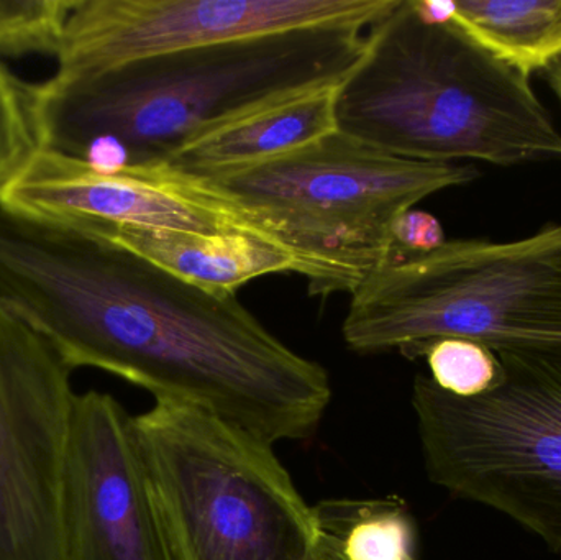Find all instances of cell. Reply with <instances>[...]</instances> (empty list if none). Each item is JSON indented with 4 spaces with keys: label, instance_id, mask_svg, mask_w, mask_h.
I'll list each match as a JSON object with an SVG mask.
<instances>
[{
    "label": "cell",
    "instance_id": "obj_4",
    "mask_svg": "<svg viewBox=\"0 0 561 560\" xmlns=\"http://www.w3.org/2000/svg\"><path fill=\"white\" fill-rule=\"evenodd\" d=\"M342 335L356 354L470 339L494 352L561 358V226L513 242L396 249L352 293Z\"/></svg>",
    "mask_w": 561,
    "mask_h": 560
},
{
    "label": "cell",
    "instance_id": "obj_16",
    "mask_svg": "<svg viewBox=\"0 0 561 560\" xmlns=\"http://www.w3.org/2000/svg\"><path fill=\"white\" fill-rule=\"evenodd\" d=\"M414 358H425L431 380L455 397H480L503 378L496 352L470 339H438L419 348Z\"/></svg>",
    "mask_w": 561,
    "mask_h": 560
},
{
    "label": "cell",
    "instance_id": "obj_18",
    "mask_svg": "<svg viewBox=\"0 0 561 560\" xmlns=\"http://www.w3.org/2000/svg\"><path fill=\"white\" fill-rule=\"evenodd\" d=\"M42 148L33 84L0 62V196Z\"/></svg>",
    "mask_w": 561,
    "mask_h": 560
},
{
    "label": "cell",
    "instance_id": "obj_10",
    "mask_svg": "<svg viewBox=\"0 0 561 560\" xmlns=\"http://www.w3.org/2000/svg\"><path fill=\"white\" fill-rule=\"evenodd\" d=\"M398 0H78L56 76L320 25L371 26Z\"/></svg>",
    "mask_w": 561,
    "mask_h": 560
},
{
    "label": "cell",
    "instance_id": "obj_15",
    "mask_svg": "<svg viewBox=\"0 0 561 560\" xmlns=\"http://www.w3.org/2000/svg\"><path fill=\"white\" fill-rule=\"evenodd\" d=\"M313 510L320 546L336 560H421L414 518L398 496L327 500Z\"/></svg>",
    "mask_w": 561,
    "mask_h": 560
},
{
    "label": "cell",
    "instance_id": "obj_1",
    "mask_svg": "<svg viewBox=\"0 0 561 560\" xmlns=\"http://www.w3.org/2000/svg\"><path fill=\"white\" fill-rule=\"evenodd\" d=\"M0 302L71 370L108 372L272 446L312 436L332 401L325 368L287 347L237 295L3 210Z\"/></svg>",
    "mask_w": 561,
    "mask_h": 560
},
{
    "label": "cell",
    "instance_id": "obj_11",
    "mask_svg": "<svg viewBox=\"0 0 561 560\" xmlns=\"http://www.w3.org/2000/svg\"><path fill=\"white\" fill-rule=\"evenodd\" d=\"M66 560H173L134 433L101 391L76 395L62 470Z\"/></svg>",
    "mask_w": 561,
    "mask_h": 560
},
{
    "label": "cell",
    "instance_id": "obj_20",
    "mask_svg": "<svg viewBox=\"0 0 561 560\" xmlns=\"http://www.w3.org/2000/svg\"><path fill=\"white\" fill-rule=\"evenodd\" d=\"M547 76H549L550 85L556 91L557 98L561 102V56L559 59L552 62L549 68L546 69Z\"/></svg>",
    "mask_w": 561,
    "mask_h": 560
},
{
    "label": "cell",
    "instance_id": "obj_7",
    "mask_svg": "<svg viewBox=\"0 0 561 560\" xmlns=\"http://www.w3.org/2000/svg\"><path fill=\"white\" fill-rule=\"evenodd\" d=\"M496 354L503 378L480 397H455L428 375L415 377L425 472L561 552V358Z\"/></svg>",
    "mask_w": 561,
    "mask_h": 560
},
{
    "label": "cell",
    "instance_id": "obj_6",
    "mask_svg": "<svg viewBox=\"0 0 561 560\" xmlns=\"http://www.w3.org/2000/svg\"><path fill=\"white\" fill-rule=\"evenodd\" d=\"M478 178L473 164L394 157L342 132L276 160L199 178L265 219L319 273L310 295H352L394 252L421 201Z\"/></svg>",
    "mask_w": 561,
    "mask_h": 560
},
{
    "label": "cell",
    "instance_id": "obj_3",
    "mask_svg": "<svg viewBox=\"0 0 561 560\" xmlns=\"http://www.w3.org/2000/svg\"><path fill=\"white\" fill-rule=\"evenodd\" d=\"M529 78L454 20L398 0L369 26L365 55L340 85L336 125L409 160L561 163V132Z\"/></svg>",
    "mask_w": 561,
    "mask_h": 560
},
{
    "label": "cell",
    "instance_id": "obj_17",
    "mask_svg": "<svg viewBox=\"0 0 561 560\" xmlns=\"http://www.w3.org/2000/svg\"><path fill=\"white\" fill-rule=\"evenodd\" d=\"M78 0H0V55L58 56Z\"/></svg>",
    "mask_w": 561,
    "mask_h": 560
},
{
    "label": "cell",
    "instance_id": "obj_19",
    "mask_svg": "<svg viewBox=\"0 0 561 560\" xmlns=\"http://www.w3.org/2000/svg\"><path fill=\"white\" fill-rule=\"evenodd\" d=\"M394 249L405 253H425L447 242L440 220L425 210L411 209L399 217L392 229Z\"/></svg>",
    "mask_w": 561,
    "mask_h": 560
},
{
    "label": "cell",
    "instance_id": "obj_21",
    "mask_svg": "<svg viewBox=\"0 0 561 560\" xmlns=\"http://www.w3.org/2000/svg\"><path fill=\"white\" fill-rule=\"evenodd\" d=\"M319 560H336V559L333 558V556L330 555V552L327 551V549H323L319 542Z\"/></svg>",
    "mask_w": 561,
    "mask_h": 560
},
{
    "label": "cell",
    "instance_id": "obj_14",
    "mask_svg": "<svg viewBox=\"0 0 561 560\" xmlns=\"http://www.w3.org/2000/svg\"><path fill=\"white\" fill-rule=\"evenodd\" d=\"M451 20L529 76L561 56V0H458Z\"/></svg>",
    "mask_w": 561,
    "mask_h": 560
},
{
    "label": "cell",
    "instance_id": "obj_5",
    "mask_svg": "<svg viewBox=\"0 0 561 560\" xmlns=\"http://www.w3.org/2000/svg\"><path fill=\"white\" fill-rule=\"evenodd\" d=\"M134 433L173 560H319V525L272 444L154 401Z\"/></svg>",
    "mask_w": 561,
    "mask_h": 560
},
{
    "label": "cell",
    "instance_id": "obj_2",
    "mask_svg": "<svg viewBox=\"0 0 561 560\" xmlns=\"http://www.w3.org/2000/svg\"><path fill=\"white\" fill-rule=\"evenodd\" d=\"M363 25L250 36L33 84L43 148L99 164L160 163L260 108L342 84L366 49Z\"/></svg>",
    "mask_w": 561,
    "mask_h": 560
},
{
    "label": "cell",
    "instance_id": "obj_12",
    "mask_svg": "<svg viewBox=\"0 0 561 560\" xmlns=\"http://www.w3.org/2000/svg\"><path fill=\"white\" fill-rule=\"evenodd\" d=\"M342 84L304 92L222 125L181 147L160 163L176 173L213 178L256 167L339 132Z\"/></svg>",
    "mask_w": 561,
    "mask_h": 560
},
{
    "label": "cell",
    "instance_id": "obj_9",
    "mask_svg": "<svg viewBox=\"0 0 561 560\" xmlns=\"http://www.w3.org/2000/svg\"><path fill=\"white\" fill-rule=\"evenodd\" d=\"M71 372L0 302V560H66Z\"/></svg>",
    "mask_w": 561,
    "mask_h": 560
},
{
    "label": "cell",
    "instance_id": "obj_8",
    "mask_svg": "<svg viewBox=\"0 0 561 560\" xmlns=\"http://www.w3.org/2000/svg\"><path fill=\"white\" fill-rule=\"evenodd\" d=\"M0 210L91 237L122 227L252 237L296 253L317 279L265 219L167 163L111 167L42 148L3 191Z\"/></svg>",
    "mask_w": 561,
    "mask_h": 560
},
{
    "label": "cell",
    "instance_id": "obj_13",
    "mask_svg": "<svg viewBox=\"0 0 561 560\" xmlns=\"http://www.w3.org/2000/svg\"><path fill=\"white\" fill-rule=\"evenodd\" d=\"M98 239L124 247L171 275L217 295H237L262 276L296 273L313 282V272L289 250L245 236H203L164 229L122 227Z\"/></svg>",
    "mask_w": 561,
    "mask_h": 560
}]
</instances>
